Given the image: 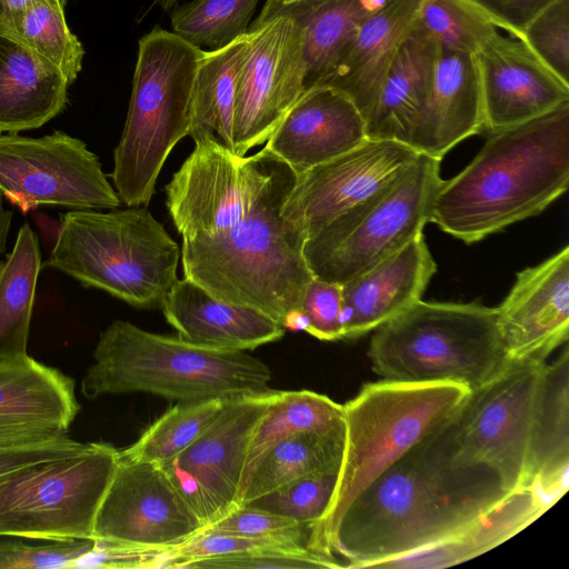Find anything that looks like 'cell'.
Here are the masks:
<instances>
[{
  "label": "cell",
  "instance_id": "obj_1",
  "mask_svg": "<svg viewBox=\"0 0 569 569\" xmlns=\"http://www.w3.org/2000/svg\"><path fill=\"white\" fill-rule=\"evenodd\" d=\"M296 178L264 148L236 156L199 142L164 188L184 278L284 329H301V300L313 278L303 256L307 234L282 216Z\"/></svg>",
  "mask_w": 569,
  "mask_h": 569
},
{
  "label": "cell",
  "instance_id": "obj_2",
  "mask_svg": "<svg viewBox=\"0 0 569 569\" xmlns=\"http://www.w3.org/2000/svg\"><path fill=\"white\" fill-rule=\"evenodd\" d=\"M440 429L358 495L328 556L348 560L347 568H377L453 536L507 493L488 468L453 463Z\"/></svg>",
  "mask_w": 569,
  "mask_h": 569
},
{
  "label": "cell",
  "instance_id": "obj_3",
  "mask_svg": "<svg viewBox=\"0 0 569 569\" xmlns=\"http://www.w3.org/2000/svg\"><path fill=\"white\" fill-rule=\"evenodd\" d=\"M569 184V102L491 131L472 161L440 182L430 222L473 243L542 212Z\"/></svg>",
  "mask_w": 569,
  "mask_h": 569
},
{
  "label": "cell",
  "instance_id": "obj_4",
  "mask_svg": "<svg viewBox=\"0 0 569 569\" xmlns=\"http://www.w3.org/2000/svg\"><path fill=\"white\" fill-rule=\"evenodd\" d=\"M92 358L81 379L87 399L142 392L184 402L273 390L269 367L247 351L201 347L126 320L100 332Z\"/></svg>",
  "mask_w": 569,
  "mask_h": 569
},
{
  "label": "cell",
  "instance_id": "obj_5",
  "mask_svg": "<svg viewBox=\"0 0 569 569\" xmlns=\"http://www.w3.org/2000/svg\"><path fill=\"white\" fill-rule=\"evenodd\" d=\"M470 390L457 382L382 379L365 385L343 405L345 438L337 483L325 516L310 529L308 548L328 556L327 546L358 495L449 421Z\"/></svg>",
  "mask_w": 569,
  "mask_h": 569
},
{
  "label": "cell",
  "instance_id": "obj_6",
  "mask_svg": "<svg viewBox=\"0 0 569 569\" xmlns=\"http://www.w3.org/2000/svg\"><path fill=\"white\" fill-rule=\"evenodd\" d=\"M178 243L146 209H72L60 218L46 267L136 308L160 307L178 280Z\"/></svg>",
  "mask_w": 569,
  "mask_h": 569
},
{
  "label": "cell",
  "instance_id": "obj_7",
  "mask_svg": "<svg viewBox=\"0 0 569 569\" xmlns=\"http://www.w3.org/2000/svg\"><path fill=\"white\" fill-rule=\"evenodd\" d=\"M203 51L159 26L139 40L111 174L116 192L129 207L148 206L169 153L189 136L193 84Z\"/></svg>",
  "mask_w": 569,
  "mask_h": 569
},
{
  "label": "cell",
  "instance_id": "obj_8",
  "mask_svg": "<svg viewBox=\"0 0 569 569\" xmlns=\"http://www.w3.org/2000/svg\"><path fill=\"white\" fill-rule=\"evenodd\" d=\"M368 358L385 380L457 382L470 389L508 361L497 308L421 300L375 329Z\"/></svg>",
  "mask_w": 569,
  "mask_h": 569
},
{
  "label": "cell",
  "instance_id": "obj_9",
  "mask_svg": "<svg viewBox=\"0 0 569 569\" xmlns=\"http://www.w3.org/2000/svg\"><path fill=\"white\" fill-rule=\"evenodd\" d=\"M440 159L419 153L389 188L310 234L303 256L313 278L343 284L422 233L440 186Z\"/></svg>",
  "mask_w": 569,
  "mask_h": 569
},
{
  "label": "cell",
  "instance_id": "obj_10",
  "mask_svg": "<svg viewBox=\"0 0 569 569\" xmlns=\"http://www.w3.org/2000/svg\"><path fill=\"white\" fill-rule=\"evenodd\" d=\"M118 459L119 449L96 441L71 456L8 475L0 480V537L93 540Z\"/></svg>",
  "mask_w": 569,
  "mask_h": 569
},
{
  "label": "cell",
  "instance_id": "obj_11",
  "mask_svg": "<svg viewBox=\"0 0 569 569\" xmlns=\"http://www.w3.org/2000/svg\"><path fill=\"white\" fill-rule=\"evenodd\" d=\"M546 360L508 359L491 378L470 390L440 429L450 460L492 471L501 488L525 486L529 439Z\"/></svg>",
  "mask_w": 569,
  "mask_h": 569
},
{
  "label": "cell",
  "instance_id": "obj_12",
  "mask_svg": "<svg viewBox=\"0 0 569 569\" xmlns=\"http://www.w3.org/2000/svg\"><path fill=\"white\" fill-rule=\"evenodd\" d=\"M0 190L24 213L41 204L112 210L121 203L97 154L60 130L39 138L1 133Z\"/></svg>",
  "mask_w": 569,
  "mask_h": 569
},
{
  "label": "cell",
  "instance_id": "obj_13",
  "mask_svg": "<svg viewBox=\"0 0 569 569\" xmlns=\"http://www.w3.org/2000/svg\"><path fill=\"white\" fill-rule=\"evenodd\" d=\"M247 34L233 107L236 156L266 142L305 91L303 38L293 19H256Z\"/></svg>",
  "mask_w": 569,
  "mask_h": 569
},
{
  "label": "cell",
  "instance_id": "obj_14",
  "mask_svg": "<svg viewBox=\"0 0 569 569\" xmlns=\"http://www.w3.org/2000/svg\"><path fill=\"white\" fill-rule=\"evenodd\" d=\"M277 392L230 398L194 442L160 463L203 528L237 506L252 433Z\"/></svg>",
  "mask_w": 569,
  "mask_h": 569
},
{
  "label": "cell",
  "instance_id": "obj_15",
  "mask_svg": "<svg viewBox=\"0 0 569 569\" xmlns=\"http://www.w3.org/2000/svg\"><path fill=\"white\" fill-rule=\"evenodd\" d=\"M203 529L158 462L119 459L99 507L93 540L129 547L173 548Z\"/></svg>",
  "mask_w": 569,
  "mask_h": 569
},
{
  "label": "cell",
  "instance_id": "obj_16",
  "mask_svg": "<svg viewBox=\"0 0 569 569\" xmlns=\"http://www.w3.org/2000/svg\"><path fill=\"white\" fill-rule=\"evenodd\" d=\"M418 154L401 142L366 139L350 151L297 174L282 216L308 238L393 184Z\"/></svg>",
  "mask_w": 569,
  "mask_h": 569
},
{
  "label": "cell",
  "instance_id": "obj_17",
  "mask_svg": "<svg viewBox=\"0 0 569 569\" xmlns=\"http://www.w3.org/2000/svg\"><path fill=\"white\" fill-rule=\"evenodd\" d=\"M475 54L485 130L512 127L569 102V83L543 64L521 39L497 31Z\"/></svg>",
  "mask_w": 569,
  "mask_h": 569
},
{
  "label": "cell",
  "instance_id": "obj_18",
  "mask_svg": "<svg viewBox=\"0 0 569 569\" xmlns=\"http://www.w3.org/2000/svg\"><path fill=\"white\" fill-rule=\"evenodd\" d=\"M508 359L547 357L569 337V247L517 273L497 307Z\"/></svg>",
  "mask_w": 569,
  "mask_h": 569
},
{
  "label": "cell",
  "instance_id": "obj_19",
  "mask_svg": "<svg viewBox=\"0 0 569 569\" xmlns=\"http://www.w3.org/2000/svg\"><path fill=\"white\" fill-rule=\"evenodd\" d=\"M365 119L353 101L327 84L306 89L266 141L264 149L296 174L362 143Z\"/></svg>",
  "mask_w": 569,
  "mask_h": 569
},
{
  "label": "cell",
  "instance_id": "obj_20",
  "mask_svg": "<svg viewBox=\"0 0 569 569\" xmlns=\"http://www.w3.org/2000/svg\"><path fill=\"white\" fill-rule=\"evenodd\" d=\"M437 271L423 234L341 284L343 339L359 338L421 300Z\"/></svg>",
  "mask_w": 569,
  "mask_h": 569
},
{
  "label": "cell",
  "instance_id": "obj_21",
  "mask_svg": "<svg viewBox=\"0 0 569 569\" xmlns=\"http://www.w3.org/2000/svg\"><path fill=\"white\" fill-rule=\"evenodd\" d=\"M482 130L476 54L439 47L429 93L409 146L441 160L460 141Z\"/></svg>",
  "mask_w": 569,
  "mask_h": 569
},
{
  "label": "cell",
  "instance_id": "obj_22",
  "mask_svg": "<svg viewBox=\"0 0 569 569\" xmlns=\"http://www.w3.org/2000/svg\"><path fill=\"white\" fill-rule=\"evenodd\" d=\"M160 307L179 338L206 348L248 351L286 331L264 313L223 302L187 278L174 282Z\"/></svg>",
  "mask_w": 569,
  "mask_h": 569
},
{
  "label": "cell",
  "instance_id": "obj_23",
  "mask_svg": "<svg viewBox=\"0 0 569 569\" xmlns=\"http://www.w3.org/2000/svg\"><path fill=\"white\" fill-rule=\"evenodd\" d=\"M420 3L421 0H389L369 14L322 83L346 93L363 119L417 23Z\"/></svg>",
  "mask_w": 569,
  "mask_h": 569
},
{
  "label": "cell",
  "instance_id": "obj_24",
  "mask_svg": "<svg viewBox=\"0 0 569 569\" xmlns=\"http://www.w3.org/2000/svg\"><path fill=\"white\" fill-rule=\"evenodd\" d=\"M80 410L72 378L29 355L0 361V431H68Z\"/></svg>",
  "mask_w": 569,
  "mask_h": 569
},
{
  "label": "cell",
  "instance_id": "obj_25",
  "mask_svg": "<svg viewBox=\"0 0 569 569\" xmlns=\"http://www.w3.org/2000/svg\"><path fill=\"white\" fill-rule=\"evenodd\" d=\"M555 502L531 486L519 487L453 536L377 568H448L503 543L545 513Z\"/></svg>",
  "mask_w": 569,
  "mask_h": 569
},
{
  "label": "cell",
  "instance_id": "obj_26",
  "mask_svg": "<svg viewBox=\"0 0 569 569\" xmlns=\"http://www.w3.org/2000/svg\"><path fill=\"white\" fill-rule=\"evenodd\" d=\"M439 47L417 23L365 117L368 139L409 146L432 81Z\"/></svg>",
  "mask_w": 569,
  "mask_h": 569
},
{
  "label": "cell",
  "instance_id": "obj_27",
  "mask_svg": "<svg viewBox=\"0 0 569 569\" xmlns=\"http://www.w3.org/2000/svg\"><path fill=\"white\" fill-rule=\"evenodd\" d=\"M69 86L53 66L0 33V134L37 129L57 117Z\"/></svg>",
  "mask_w": 569,
  "mask_h": 569
},
{
  "label": "cell",
  "instance_id": "obj_28",
  "mask_svg": "<svg viewBox=\"0 0 569 569\" xmlns=\"http://www.w3.org/2000/svg\"><path fill=\"white\" fill-rule=\"evenodd\" d=\"M569 473V352L568 347L546 363L529 439L525 486L553 502L568 489Z\"/></svg>",
  "mask_w": 569,
  "mask_h": 569
},
{
  "label": "cell",
  "instance_id": "obj_29",
  "mask_svg": "<svg viewBox=\"0 0 569 569\" xmlns=\"http://www.w3.org/2000/svg\"><path fill=\"white\" fill-rule=\"evenodd\" d=\"M389 0H267L257 19L287 16L303 38L305 90L331 74L365 19Z\"/></svg>",
  "mask_w": 569,
  "mask_h": 569
},
{
  "label": "cell",
  "instance_id": "obj_30",
  "mask_svg": "<svg viewBox=\"0 0 569 569\" xmlns=\"http://www.w3.org/2000/svg\"><path fill=\"white\" fill-rule=\"evenodd\" d=\"M248 34L228 46L203 51L191 99L189 136L194 143L213 142L233 153V107Z\"/></svg>",
  "mask_w": 569,
  "mask_h": 569
},
{
  "label": "cell",
  "instance_id": "obj_31",
  "mask_svg": "<svg viewBox=\"0 0 569 569\" xmlns=\"http://www.w3.org/2000/svg\"><path fill=\"white\" fill-rule=\"evenodd\" d=\"M345 427L327 431H303L268 449L241 480L237 506L264 496L309 473L340 465Z\"/></svg>",
  "mask_w": 569,
  "mask_h": 569
},
{
  "label": "cell",
  "instance_id": "obj_32",
  "mask_svg": "<svg viewBox=\"0 0 569 569\" xmlns=\"http://www.w3.org/2000/svg\"><path fill=\"white\" fill-rule=\"evenodd\" d=\"M41 254L36 233L24 223L0 278V361L28 355V339Z\"/></svg>",
  "mask_w": 569,
  "mask_h": 569
},
{
  "label": "cell",
  "instance_id": "obj_33",
  "mask_svg": "<svg viewBox=\"0 0 569 569\" xmlns=\"http://www.w3.org/2000/svg\"><path fill=\"white\" fill-rule=\"evenodd\" d=\"M343 427V406L329 397L310 390H278L254 428L242 479L278 441L303 431H327Z\"/></svg>",
  "mask_w": 569,
  "mask_h": 569
},
{
  "label": "cell",
  "instance_id": "obj_34",
  "mask_svg": "<svg viewBox=\"0 0 569 569\" xmlns=\"http://www.w3.org/2000/svg\"><path fill=\"white\" fill-rule=\"evenodd\" d=\"M229 399L177 402L156 419L122 458L162 463L187 449L219 417Z\"/></svg>",
  "mask_w": 569,
  "mask_h": 569
},
{
  "label": "cell",
  "instance_id": "obj_35",
  "mask_svg": "<svg viewBox=\"0 0 569 569\" xmlns=\"http://www.w3.org/2000/svg\"><path fill=\"white\" fill-rule=\"evenodd\" d=\"M67 0H33L9 36L53 66L72 84L82 69L84 49L69 29Z\"/></svg>",
  "mask_w": 569,
  "mask_h": 569
},
{
  "label": "cell",
  "instance_id": "obj_36",
  "mask_svg": "<svg viewBox=\"0 0 569 569\" xmlns=\"http://www.w3.org/2000/svg\"><path fill=\"white\" fill-rule=\"evenodd\" d=\"M259 0H192L171 13L173 32L207 51L221 49L248 32Z\"/></svg>",
  "mask_w": 569,
  "mask_h": 569
},
{
  "label": "cell",
  "instance_id": "obj_37",
  "mask_svg": "<svg viewBox=\"0 0 569 569\" xmlns=\"http://www.w3.org/2000/svg\"><path fill=\"white\" fill-rule=\"evenodd\" d=\"M417 24L440 48L470 53L499 31L468 0H421Z\"/></svg>",
  "mask_w": 569,
  "mask_h": 569
},
{
  "label": "cell",
  "instance_id": "obj_38",
  "mask_svg": "<svg viewBox=\"0 0 569 569\" xmlns=\"http://www.w3.org/2000/svg\"><path fill=\"white\" fill-rule=\"evenodd\" d=\"M340 465L290 481L247 506L292 519L310 529L325 516L332 498ZM244 506V505H243Z\"/></svg>",
  "mask_w": 569,
  "mask_h": 569
},
{
  "label": "cell",
  "instance_id": "obj_39",
  "mask_svg": "<svg viewBox=\"0 0 569 569\" xmlns=\"http://www.w3.org/2000/svg\"><path fill=\"white\" fill-rule=\"evenodd\" d=\"M338 559L301 545L251 549L244 552L194 560L182 569H316L345 568Z\"/></svg>",
  "mask_w": 569,
  "mask_h": 569
},
{
  "label": "cell",
  "instance_id": "obj_40",
  "mask_svg": "<svg viewBox=\"0 0 569 569\" xmlns=\"http://www.w3.org/2000/svg\"><path fill=\"white\" fill-rule=\"evenodd\" d=\"M84 446L66 431H0V480L21 468L71 456Z\"/></svg>",
  "mask_w": 569,
  "mask_h": 569
},
{
  "label": "cell",
  "instance_id": "obj_41",
  "mask_svg": "<svg viewBox=\"0 0 569 569\" xmlns=\"http://www.w3.org/2000/svg\"><path fill=\"white\" fill-rule=\"evenodd\" d=\"M519 39L558 78L569 83V0H553L545 7Z\"/></svg>",
  "mask_w": 569,
  "mask_h": 569
},
{
  "label": "cell",
  "instance_id": "obj_42",
  "mask_svg": "<svg viewBox=\"0 0 569 569\" xmlns=\"http://www.w3.org/2000/svg\"><path fill=\"white\" fill-rule=\"evenodd\" d=\"M202 530L252 538L287 540L307 547L310 533L309 527L292 519L247 505L236 506Z\"/></svg>",
  "mask_w": 569,
  "mask_h": 569
},
{
  "label": "cell",
  "instance_id": "obj_43",
  "mask_svg": "<svg viewBox=\"0 0 569 569\" xmlns=\"http://www.w3.org/2000/svg\"><path fill=\"white\" fill-rule=\"evenodd\" d=\"M301 330L323 341L343 339L341 284L312 278L300 306Z\"/></svg>",
  "mask_w": 569,
  "mask_h": 569
},
{
  "label": "cell",
  "instance_id": "obj_44",
  "mask_svg": "<svg viewBox=\"0 0 569 569\" xmlns=\"http://www.w3.org/2000/svg\"><path fill=\"white\" fill-rule=\"evenodd\" d=\"M93 547V540H56L29 545L0 542V569H66Z\"/></svg>",
  "mask_w": 569,
  "mask_h": 569
},
{
  "label": "cell",
  "instance_id": "obj_45",
  "mask_svg": "<svg viewBox=\"0 0 569 569\" xmlns=\"http://www.w3.org/2000/svg\"><path fill=\"white\" fill-rule=\"evenodd\" d=\"M172 548L129 547L93 540L90 551L72 562L70 569H151L167 568Z\"/></svg>",
  "mask_w": 569,
  "mask_h": 569
},
{
  "label": "cell",
  "instance_id": "obj_46",
  "mask_svg": "<svg viewBox=\"0 0 569 569\" xmlns=\"http://www.w3.org/2000/svg\"><path fill=\"white\" fill-rule=\"evenodd\" d=\"M497 29L520 38L527 24L553 0H468Z\"/></svg>",
  "mask_w": 569,
  "mask_h": 569
},
{
  "label": "cell",
  "instance_id": "obj_47",
  "mask_svg": "<svg viewBox=\"0 0 569 569\" xmlns=\"http://www.w3.org/2000/svg\"><path fill=\"white\" fill-rule=\"evenodd\" d=\"M33 0H0V33L10 36L23 10Z\"/></svg>",
  "mask_w": 569,
  "mask_h": 569
},
{
  "label": "cell",
  "instance_id": "obj_48",
  "mask_svg": "<svg viewBox=\"0 0 569 569\" xmlns=\"http://www.w3.org/2000/svg\"><path fill=\"white\" fill-rule=\"evenodd\" d=\"M2 196L3 193L0 190V254L6 251L7 238L12 220V211L4 208Z\"/></svg>",
  "mask_w": 569,
  "mask_h": 569
},
{
  "label": "cell",
  "instance_id": "obj_49",
  "mask_svg": "<svg viewBox=\"0 0 569 569\" xmlns=\"http://www.w3.org/2000/svg\"><path fill=\"white\" fill-rule=\"evenodd\" d=\"M178 0H154L157 4H159L163 10H170Z\"/></svg>",
  "mask_w": 569,
  "mask_h": 569
},
{
  "label": "cell",
  "instance_id": "obj_50",
  "mask_svg": "<svg viewBox=\"0 0 569 569\" xmlns=\"http://www.w3.org/2000/svg\"><path fill=\"white\" fill-rule=\"evenodd\" d=\"M3 268H4V261H0V278L2 276Z\"/></svg>",
  "mask_w": 569,
  "mask_h": 569
},
{
  "label": "cell",
  "instance_id": "obj_51",
  "mask_svg": "<svg viewBox=\"0 0 569 569\" xmlns=\"http://www.w3.org/2000/svg\"><path fill=\"white\" fill-rule=\"evenodd\" d=\"M277 1H280V2H292V1H297V0H277Z\"/></svg>",
  "mask_w": 569,
  "mask_h": 569
}]
</instances>
